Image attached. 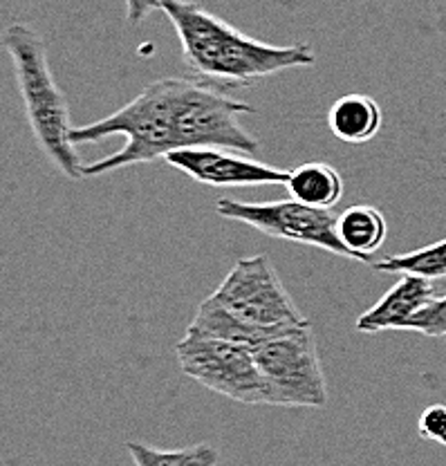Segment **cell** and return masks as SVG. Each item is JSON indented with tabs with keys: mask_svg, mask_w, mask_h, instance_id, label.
Returning <instances> with one entry per match:
<instances>
[{
	"mask_svg": "<svg viewBox=\"0 0 446 466\" xmlns=\"http://www.w3.org/2000/svg\"><path fill=\"white\" fill-rule=\"evenodd\" d=\"M176 27L182 61L198 79L225 87H249L279 72L312 67V46H269L256 41L187 0H162L159 5Z\"/></svg>",
	"mask_w": 446,
	"mask_h": 466,
	"instance_id": "obj_1",
	"label": "cell"
},
{
	"mask_svg": "<svg viewBox=\"0 0 446 466\" xmlns=\"http://www.w3.org/2000/svg\"><path fill=\"white\" fill-rule=\"evenodd\" d=\"M3 41L36 146L67 179H86V164L72 139L76 126H72L70 104L52 75L46 41L36 29L21 23L5 29Z\"/></svg>",
	"mask_w": 446,
	"mask_h": 466,
	"instance_id": "obj_2",
	"label": "cell"
},
{
	"mask_svg": "<svg viewBox=\"0 0 446 466\" xmlns=\"http://www.w3.org/2000/svg\"><path fill=\"white\" fill-rule=\"evenodd\" d=\"M110 135H124L126 146L99 162L86 164V177H99L135 164L155 162L177 150L171 79L148 84L117 113L104 116L95 124L76 126L72 139L79 146L99 142Z\"/></svg>",
	"mask_w": 446,
	"mask_h": 466,
	"instance_id": "obj_3",
	"label": "cell"
},
{
	"mask_svg": "<svg viewBox=\"0 0 446 466\" xmlns=\"http://www.w3.org/2000/svg\"><path fill=\"white\" fill-rule=\"evenodd\" d=\"M173 124L179 148H225L258 153L260 142L240 126V115L256 113L245 101L196 79H171Z\"/></svg>",
	"mask_w": 446,
	"mask_h": 466,
	"instance_id": "obj_4",
	"label": "cell"
},
{
	"mask_svg": "<svg viewBox=\"0 0 446 466\" xmlns=\"http://www.w3.org/2000/svg\"><path fill=\"white\" fill-rule=\"evenodd\" d=\"M211 299L242 325L269 337L309 325L279 271L263 254L236 262Z\"/></svg>",
	"mask_w": 446,
	"mask_h": 466,
	"instance_id": "obj_5",
	"label": "cell"
},
{
	"mask_svg": "<svg viewBox=\"0 0 446 466\" xmlns=\"http://www.w3.org/2000/svg\"><path fill=\"white\" fill-rule=\"evenodd\" d=\"M258 370L269 388V406L326 408L328 383L312 323L288 329L254 348Z\"/></svg>",
	"mask_w": 446,
	"mask_h": 466,
	"instance_id": "obj_6",
	"label": "cell"
},
{
	"mask_svg": "<svg viewBox=\"0 0 446 466\" xmlns=\"http://www.w3.org/2000/svg\"><path fill=\"white\" fill-rule=\"evenodd\" d=\"M176 357L184 375L208 390L240 404L269 406V388L251 348L184 334L176 346Z\"/></svg>",
	"mask_w": 446,
	"mask_h": 466,
	"instance_id": "obj_7",
	"label": "cell"
},
{
	"mask_svg": "<svg viewBox=\"0 0 446 466\" xmlns=\"http://www.w3.org/2000/svg\"><path fill=\"white\" fill-rule=\"evenodd\" d=\"M216 211L227 220L242 222L269 238L317 247L328 254L352 260V254L337 236V213L328 208L308 207L294 198L280 202H236L220 198L216 202Z\"/></svg>",
	"mask_w": 446,
	"mask_h": 466,
	"instance_id": "obj_8",
	"label": "cell"
},
{
	"mask_svg": "<svg viewBox=\"0 0 446 466\" xmlns=\"http://www.w3.org/2000/svg\"><path fill=\"white\" fill-rule=\"evenodd\" d=\"M164 159L168 167L207 187H288L289 179V171L225 148H179Z\"/></svg>",
	"mask_w": 446,
	"mask_h": 466,
	"instance_id": "obj_9",
	"label": "cell"
},
{
	"mask_svg": "<svg viewBox=\"0 0 446 466\" xmlns=\"http://www.w3.org/2000/svg\"><path fill=\"white\" fill-rule=\"evenodd\" d=\"M433 296V280L420 279V276H401L372 305L370 309L357 319V329L366 334L384 332V329H406L409 320L429 303Z\"/></svg>",
	"mask_w": 446,
	"mask_h": 466,
	"instance_id": "obj_10",
	"label": "cell"
},
{
	"mask_svg": "<svg viewBox=\"0 0 446 466\" xmlns=\"http://www.w3.org/2000/svg\"><path fill=\"white\" fill-rule=\"evenodd\" d=\"M337 236L352 254V260L370 265L372 254L386 242L388 225L384 213L370 204H355L337 216Z\"/></svg>",
	"mask_w": 446,
	"mask_h": 466,
	"instance_id": "obj_11",
	"label": "cell"
},
{
	"mask_svg": "<svg viewBox=\"0 0 446 466\" xmlns=\"http://www.w3.org/2000/svg\"><path fill=\"white\" fill-rule=\"evenodd\" d=\"M328 126L346 144H368L381 130V108L370 95L350 92L329 106Z\"/></svg>",
	"mask_w": 446,
	"mask_h": 466,
	"instance_id": "obj_12",
	"label": "cell"
},
{
	"mask_svg": "<svg viewBox=\"0 0 446 466\" xmlns=\"http://www.w3.org/2000/svg\"><path fill=\"white\" fill-rule=\"evenodd\" d=\"M184 334H188V337L216 339V341L236 343V346H245L251 350L263 346L269 339H274L269 337V334L242 325L240 320H236L229 312H225L211 296L198 305L196 317H193L191 325H188Z\"/></svg>",
	"mask_w": 446,
	"mask_h": 466,
	"instance_id": "obj_13",
	"label": "cell"
},
{
	"mask_svg": "<svg viewBox=\"0 0 446 466\" xmlns=\"http://www.w3.org/2000/svg\"><path fill=\"white\" fill-rule=\"evenodd\" d=\"M288 191L294 200L314 208H332L343 196V179L332 164L305 162L289 171Z\"/></svg>",
	"mask_w": 446,
	"mask_h": 466,
	"instance_id": "obj_14",
	"label": "cell"
},
{
	"mask_svg": "<svg viewBox=\"0 0 446 466\" xmlns=\"http://www.w3.org/2000/svg\"><path fill=\"white\" fill-rule=\"evenodd\" d=\"M370 267L375 271H381V274L420 276V279L426 280L446 279V238L433 242V245L421 247V249L409 251V254L372 260Z\"/></svg>",
	"mask_w": 446,
	"mask_h": 466,
	"instance_id": "obj_15",
	"label": "cell"
},
{
	"mask_svg": "<svg viewBox=\"0 0 446 466\" xmlns=\"http://www.w3.org/2000/svg\"><path fill=\"white\" fill-rule=\"evenodd\" d=\"M135 466H216L220 460L211 444H196L187 449H155L142 441H126Z\"/></svg>",
	"mask_w": 446,
	"mask_h": 466,
	"instance_id": "obj_16",
	"label": "cell"
},
{
	"mask_svg": "<svg viewBox=\"0 0 446 466\" xmlns=\"http://www.w3.org/2000/svg\"><path fill=\"white\" fill-rule=\"evenodd\" d=\"M406 329H413V332H420L431 339L446 337V296L431 299L429 303L409 320Z\"/></svg>",
	"mask_w": 446,
	"mask_h": 466,
	"instance_id": "obj_17",
	"label": "cell"
},
{
	"mask_svg": "<svg viewBox=\"0 0 446 466\" xmlns=\"http://www.w3.org/2000/svg\"><path fill=\"white\" fill-rule=\"evenodd\" d=\"M417 431L424 440L446 446V406H426L420 415V421H417Z\"/></svg>",
	"mask_w": 446,
	"mask_h": 466,
	"instance_id": "obj_18",
	"label": "cell"
},
{
	"mask_svg": "<svg viewBox=\"0 0 446 466\" xmlns=\"http://www.w3.org/2000/svg\"><path fill=\"white\" fill-rule=\"evenodd\" d=\"M162 0H126V16L130 25H142L150 12L159 9Z\"/></svg>",
	"mask_w": 446,
	"mask_h": 466,
	"instance_id": "obj_19",
	"label": "cell"
}]
</instances>
